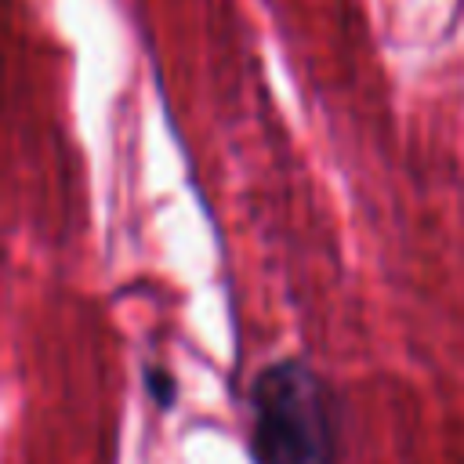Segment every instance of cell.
I'll list each match as a JSON object with an SVG mask.
<instances>
[{
    "mask_svg": "<svg viewBox=\"0 0 464 464\" xmlns=\"http://www.w3.org/2000/svg\"><path fill=\"white\" fill-rule=\"evenodd\" d=\"M344 410L330 381L301 355L257 370L250 384L254 464H337Z\"/></svg>",
    "mask_w": 464,
    "mask_h": 464,
    "instance_id": "1",
    "label": "cell"
},
{
    "mask_svg": "<svg viewBox=\"0 0 464 464\" xmlns=\"http://www.w3.org/2000/svg\"><path fill=\"white\" fill-rule=\"evenodd\" d=\"M145 388H149V395L160 410H170L174 399H178V384L163 366H145Z\"/></svg>",
    "mask_w": 464,
    "mask_h": 464,
    "instance_id": "2",
    "label": "cell"
}]
</instances>
